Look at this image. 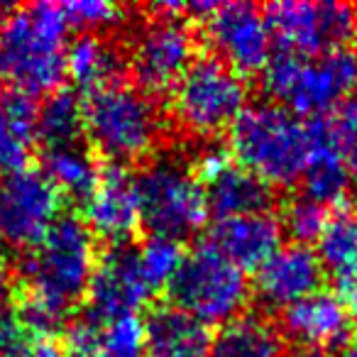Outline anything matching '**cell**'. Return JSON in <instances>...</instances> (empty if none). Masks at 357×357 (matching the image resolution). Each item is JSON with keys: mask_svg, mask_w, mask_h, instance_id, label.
<instances>
[{"mask_svg": "<svg viewBox=\"0 0 357 357\" xmlns=\"http://www.w3.org/2000/svg\"><path fill=\"white\" fill-rule=\"evenodd\" d=\"M98 252L96 238L84 218L61 213L47 235L25 252L20 274L25 301L17 308L35 337H50L69 321L71 308L86 296Z\"/></svg>", "mask_w": 357, "mask_h": 357, "instance_id": "6da1fadb", "label": "cell"}, {"mask_svg": "<svg viewBox=\"0 0 357 357\" xmlns=\"http://www.w3.org/2000/svg\"><path fill=\"white\" fill-rule=\"evenodd\" d=\"M69 32V17L56 3L13 8L0 25V86L30 98L59 91L66 79Z\"/></svg>", "mask_w": 357, "mask_h": 357, "instance_id": "7a4b0ae2", "label": "cell"}, {"mask_svg": "<svg viewBox=\"0 0 357 357\" xmlns=\"http://www.w3.org/2000/svg\"><path fill=\"white\" fill-rule=\"evenodd\" d=\"M230 157L267 186H294L301 181L308 159L306 120L287 108L259 100L245 105L228 128Z\"/></svg>", "mask_w": 357, "mask_h": 357, "instance_id": "3957f363", "label": "cell"}, {"mask_svg": "<svg viewBox=\"0 0 357 357\" xmlns=\"http://www.w3.org/2000/svg\"><path fill=\"white\" fill-rule=\"evenodd\" d=\"M357 89V52H328L316 59L277 52L262 69V91L296 118H326Z\"/></svg>", "mask_w": 357, "mask_h": 357, "instance_id": "277c9868", "label": "cell"}, {"mask_svg": "<svg viewBox=\"0 0 357 357\" xmlns=\"http://www.w3.org/2000/svg\"><path fill=\"white\" fill-rule=\"evenodd\" d=\"M84 135L93 149L113 164L147 157L162 135V115L152 96L123 79L93 89L81 100Z\"/></svg>", "mask_w": 357, "mask_h": 357, "instance_id": "5b68a950", "label": "cell"}, {"mask_svg": "<svg viewBox=\"0 0 357 357\" xmlns=\"http://www.w3.org/2000/svg\"><path fill=\"white\" fill-rule=\"evenodd\" d=\"M167 291L172 306L186 311L204 326H225L243 316L250 298V279L211 243H201L184 255Z\"/></svg>", "mask_w": 357, "mask_h": 357, "instance_id": "8992f818", "label": "cell"}, {"mask_svg": "<svg viewBox=\"0 0 357 357\" xmlns=\"http://www.w3.org/2000/svg\"><path fill=\"white\" fill-rule=\"evenodd\" d=\"M142 225L157 238L181 243L208 220L206 189L194 167L178 157H159L137 176Z\"/></svg>", "mask_w": 357, "mask_h": 357, "instance_id": "52a82bcc", "label": "cell"}, {"mask_svg": "<svg viewBox=\"0 0 357 357\" xmlns=\"http://www.w3.org/2000/svg\"><path fill=\"white\" fill-rule=\"evenodd\" d=\"M172 93L178 128L204 139L228 130L248 105L245 79L215 54L196 56Z\"/></svg>", "mask_w": 357, "mask_h": 357, "instance_id": "ba28073f", "label": "cell"}, {"mask_svg": "<svg viewBox=\"0 0 357 357\" xmlns=\"http://www.w3.org/2000/svg\"><path fill=\"white\" fill-rule=\"evenodd\" d=\"M264 17L279 52L306 59L347 50L357 40V8L347 3L284 0L272 3Z\"/></svg>", "mask_w": 357, "mask_h": 357, "instance_id": "9c48e42d", "label": "cell"}, {"mask_svg": "<svg viewBox=\"0 0 357 357\" xmlns=\"http://www.w3.org/2000/svg\"><path fill=\"white\" fill-rule=\"evenodd\" d=\"M61 215V194L42 169L0 176V250L30 252Z\"/></svg>", "mask_w": 357, "mask_h": 357, "instance_id": "30bf717a", "label": "cell"}, {"mask_svg": "<svg viewBox=\"0 0 357 357\" xmlns=\"http://www.w3.org/2000/svg\"><path fill=\"white\" fill-rule=\"evenodd\" d=\"M194 59L196 40L184 17H152L130 45V71L137 89L147 96L174 91Z\"/></svg>", "mask_w": 357, "mask_h": 357, "instance_id": "8fae6325", "label": "cell"}, {"mask_svg": "<svg viewBox=\"0 0 357 357\" xmlns=\"http://www.w3.org/2000/svg\"><path fill=\"white\" fill-rule=\"evenodd\" d=\"M204 22L206 37L223 64L240 76L262 74L274 50L264 10L250 3H223Z\"/></svg>", "mask_w": 357, "mask_h": 357, "instance_id": "7c38bea8", "label": "cell"}, {"mask_svg": "<svg viewBox=\"0 0 357 357\" xmlns=\"http://www.w3.org/2000/svg\"><path fill=\"white\" fill-rule=\"evenodd\" d=\"M152 296L154 291L139 269L137 248L130 243L110 245L108 252L98 257L89 282L86 318L103 326L118 316L137 313Z\"/></svg>", "mask_w": 357, "mask_h": 357, "instance_id": "4fadbf2b", "label": "cell"}, {"mask_svg": "<svg viewBox=\"0 0 357 357\" xmlns=\"http://www.w3.org/2000/svg\"><path fill=\"white\" fill-rule=\"evenodd\" d=\"M84 223L93 238L110 245H125L142 225L137 176L123 164H110L100 172L93 194L84 201Z\"/></svg>", "mask_w": 357, "mask_h": 357, "instance_id": "5bb4252c", "label": "cell"}, {"mask_svg": "<svg viewBox=\"0 0 357 357\" xmlns=\"http://www.w3.org/2000/svg\"><path fill=\"white\" fill-rule=\"evenodd\" d=\"M326 269L306 245H282L255 274V294L272 311H284L321 291Z\"/></svg>", "mask_w": 357, "mask_h": 357, "instance_id": "9a60e30c", "label": "cell"}, {"mask_svg": "<svg viewBox=\"0 0 357 357\" xmlns=\"http://www.w3.org/2000/svg\"><path fill=\"white\" fill-rule=\"evenodd\" d=\"M282 223L277 215L267 211V213L215 220L208 243L243 272H248V269L257 272L282 248Z\"/></svg>", "mask_w": 357, "mask_h": 357, "instance_id": "2e32d148", "label": "cell"}, {"mask_svg": "<svg viewBox=\"0 0 357 357\" xmlns=\"http://www.w3.org/2000/svg\"><path fill=\"white\" fill-rule=\"evenodd\" d=\"M308 128V159L301 174L303 196L321 206H342L352 189V172L342 162L331 132L328 118L306 120Z\"/></svg>", "mask_w": 357, "mask_h": 357, "instance_id": "e0dca14e", "label": "cell"}, {"mask_svg": "<svg viewBox=\"0 0 357 357\" xmlns=\"http://www.w3.org/2000/svg\"><path fill=\"white\" fill-rule=\"evenodd\" d=\"M282 326L287 335L301 345L345 347L352 340V321L340 298L331 291H316L303 301L282 311Z\"/></svg>", "mask_w": 357, "mask_h": 357, "instance_id": "ac0fdd59", "label": "cell"}, {"mask_svg": "<svg viewBox=\"0 0 357 357\" xmlns=\"http://www.w3.org/2000/svg\"><path fill=\"white\" fill-rule=\"evenodd\" d=\"M208 326L176 306L152 308L144 318L147 357H208Z\"/></svg>", "mask_w": 357, "mask_h": 357, "instance_id": "d6986e66", "label": "cell"}, {"mask_svg": "<svg viewBox=\"0 0 357 357\" xmlns=\"http://www.w3.org/2000/svg\"><path fill=\"white\" fill-rule=\"evenodd\" d=\"M204 189L208 213H213L215 220L267 213L274 201L272 186H267L262 178H257L238 164H230L213 178H208Z\"/></svg>", "mask_w": 357, "mask_h": 357, "instance_id": "ffe728a7", "label": "cell"}, {"mask_svg": "<svg viewBox=\"0 0 357 357\" xmlns=\"http://www.w3.org/2000/svg\"><path fill=\"white\" fill-rule=\"evenodd\" d=\"M37 142L35 98L0 86V176L27 169Z\"/></svg>", "mask_w": 357, "mask_h": 357, "instance_id": "44dd1931", "label": "cell"}, {"mask_svg": "<svg viewBox=\"0 0 357 357\" xmlns=\"http://www.w3.org/2000/svg\"><path fill=\"white\" fill-rule=\"evenodd\" d=\"M208 357H287V345L274 323L255 313H243L220 326L211 340Z\"/></svg>", "mask_w": 357, "mask_h": 357, "instance_id": "7402d4cb", "label": "cell"}, {"mask_svg": "<svg viewBox=\"0 0 357 357\" xmlns=\"http://www.w3.org/2000/svg\"><path fill=\"white\" fill-rule=\"evenodd\" d=\"M45 176L52 181L61 199L86 201L93 194L96 184L100 178V167L96 157L81 144H66V147H52L45 149Z\"/></svg>", "mask_w": 357, "mask_h": 357, "instance_id": "603a6c76", "label": "cell"}, {"mask_svg": "<svg viewBox=\"0 0 357 357\" xmlns=\"http://www.w3.org/2000/svg\"><path fill=\"white\" fill-rule=\"evenodd\" d=\"M118 52L98 32H81L71 45H66V76L86 93L118 81Z\"/></svg>", "mask_w": 357, "mask_h": 357, "instance_id": "cb8c5ba5", "label": "cell"}, {"mask_svg": "<svg viewBox=\"0 0 357 357\" xmlns=\"http://www.w3.org/2000/svg\"><path fill=\"white\" fill-rule=\"evenodd\" d=\"M318 259L328 274L345 282L357 277V211L337 206L318 238Z\"/></svg>", "mask_w": 357, "mask_h": 357, "instance_id": "d4e9b609", "label": "cell"}, {"mask_svg": "<svg viewBox=\"0 0 357 357\" xmlns=\"http://www.w3.org/2000/svg\"><path fill=\"white\" fill-rule=\"evenodd\" d=\"M84 135V108L76 93L66 89L47 96L45 103L37 105V139L45 149L79 144Z\"/></svg>", "mask_w": 357, "mask_h": 357, "instance_id": "484cf974", "label": "cell"}, {"mask_svg": "<svg viewBox=\"0 0 357 357\" xmlns=\"http://www.w3.org/2000/svg\"><path fill=\"white\" fill-rule=\"evenodd\" d=\"M137 262L149 289L159 291V289H167L172 279L176 277L178 267L184 262V250L176 240L149 235L137 248Z\"/></svg>", "mask_w": 357, "mask_h": 357, "instance_id": "4316f807", "label": "cell"}, {"mask_svg": "<svg viewBox=\"0 0 357 357\" xmlns=\"http://www.w3.org/2000/svg\"><path fill=\"white\" fill-rule=\"evenodd\" d=\"M98 352L103 357H147L144 318L137 313L118 316L100 326Z\"/></svg>", "mask_w": 357, "mask_h": 357, "instance_id": "83f0119b", "label": "cell"}, {"mask_svg": "<svg viewBox=\"0 0 357 357\" xmlns=\"http://www.w3.org/2000/svg\"><path fill=\"white\" fill-rule=\"evenodd\" d=\"M328 208L316 201L306 199V196H296L287 204L284 208L282 218V230L294 240L296 245H311V243H318L321 238L323 228L328 223Z\"/></svg>", "mask_w": 357, "mask_h": 357, "instance_id": "f1b7e54d", "label": "cell"}, {"mask_svg": "<svg viewBox=\"0 0 357 357\" xmlns=\"http://www.w3.org/2000/svg\"><path fill=\"white\" fill-rule=\"evenodd\" d=\"M328 123L342 162L347 164L352 176H357V93L342 100L333 110V118H328Z\"/></svg>", "mask_w": 357, "mask_h": 357, "instance_id": "f546056e", "label": "cell"}, {"mask_svg": "<svg viewBox=\"0 0 357 357\" xmlns=\"http://www.w3.org/2000/svg\"><path fill=\"white\" fill-rule=\"evenodd\" d=\"M61 8L69 17L71 30L76 27L81 32H98L120 22V15H123L118 6L105 3V0H79V3H64Z\"/></svg>", "mask_w": 357, "mask_h": 357, "instance_id": "4dcf8cb0", "label": "cell"}, {"mask_svg": "<svg viewBox=\"0 0 357 357\" xmlns=\"http://www.w3.org/2000/svg\"><path fill=\"white\" fill-rule=\"evenodd\" d=\"M32 340L35 335L27 331L20 313L13 308H3L0 311V357H20Z\"/></svg>", "mask_w": 357, "mask_h": 357, "instance_id": "1f68e13d", "label": "cell"}, {"mask_svg": "<svg viewBox=\"0 0 357 357\" xmlns=\"http://www.w3.org/2000/svg\"><path fill=\"white\" fill-rule=\"evenodd\" d=\"M20 357H69L64 345L54 342L52 337H35Z\"/></svg>", "mask_w": 357, "mask_h": 357, "instance_id": "d6a6232c", "label": "cell"}, {"mask_svg": "<svg viewBox=\"0 0 357 357\" xmlns=\"http://www.w3.org/2000/svg\"><path fill=\"white\" fill-rule=\"evenodd\" d=\"M337 298L345 306L350 321H357V277L355 279H345V282H337Z\"/></svg>", "mask_w": 357, "mask_h": 357, "instance_id": "836d02e7", "label": "cell"}, {"mask_svg": "<svg viewBox=\"0 0 357 357\" xmlns=\"http://www.w3.org/2000/svg\"><path fill=\"white\" fill-rule=\"evenodd\" d=\"M287 357H331V352L323 350V347H313V345H298L294 352H289Z\"/></svg>", "mask_w": 357, "mask_h": 357, "instance_id": "e575fe53", "label": "cell"}, {"mask_svg": "<svg viewBox=\"0 0 357 357\" xmlns=\"http://www.w3.org/2000/svg\"><path fill=\"white\" fill-rule=\"evenodd\" d=\"M8 287H10V274H8L6 264L0 259V301H3V296L8 294Z\"/></svg>", "mask_w": 357, "mask_h": 357, "instance_id": "d590c367", "label": "cell"}, {"mask_svg": "<svg viewBox=\"0 0 357 357\" xmlns=\"http://www.w3.org/2000/svg\"><path fill=\"white\" fill-rule=\"evenodd\" d=\"M337 357H357V337H352V340L347 342L345 347H342Z\"/></svg>", "mask_w": 357, "mask_h": 357, "instance_id": "8d00e7d4", "label": "cell"}, {"mask_svg": "<svg viewBox=\"0 0 357 357\" xmlns=\"http://www.w3.org/2000/svg\"><path fill=\"white\" fill-rule=\"evenodd\" d=\"M69 357H103L98 352V347H93V350H84V352H69Z\"/></svg>", "mask_w": 357, "mask_h": 357, "instance_id": "74e56055", "label": "cell"}]
</instances>
